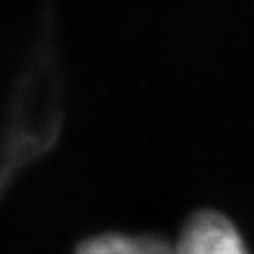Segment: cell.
Segmentation results:
<instances>
[{
	"mask_svg": "<svg viewBox=\"0 0 254 254\" xmlns=\"http://www.w3.org/2000/svg\"><path fill=\"white\" fill-rule=\"evenodd\" d=\"M171 254H249V251L230 219L206 210L186 222Z\"/></svg>",
	"mask_w": 254,
	"mask_h": 254,
	"instance_id": "6da1fadb",
	"label": "cell"
},
{
	"mask_svg": "<svg viewBox=\"0 0 254 254\" xmlns=\"http://www.w3.org/2000/svg\"><path fill=\"white\" fill-rule=\"evenodd\" d=\"M74 254H171V246L164 238L152 235L108 233L85 240Z\"/></svg>",
	"mask_w": 254,
	"mask_h": 254,
	"instance_id": "7a4b0ae2",
	"label": "cell"
}]
</instances>
